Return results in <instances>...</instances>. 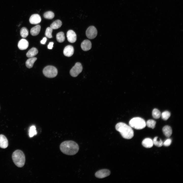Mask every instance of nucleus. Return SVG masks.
I'll use <instances>...</instances> for the list:
<instances>
[{"label":"nucleus","mask_w":183,"mask_h":183,"mask_svg":"<svg viewBox=\"0 0 183 183\" xmlns=\"http://www.w3.org/2000/svg\"><path fill=\"white\" fill-rule=\"evenodd\" d=\"M60 149L63 154L68 155H73L78 151V144L72 141H66L62 142L60 146Z\"/></svg>","instance_id":"1"},{"label":"nucleus","mask_w":183,"mask_h":183,"mask_svg":"<svg viewBox=\"0 0 183 183\" xmlns=\"http://www.w3.org/2000/svg\"><path fill=\"white\" fill-rule=\"evenodd\" d=\"M115 129L124 138L130 139L134 136V132L132 127L125 123L120 122L117 123Z\"/></svg>","instance_id":"2"},{"label":"nucleus","mask_w":183,"mask_h":183,"mask_svg":"<svg viewBox=\"0 0 183 183\" xmlns=\"http://www.w3.org/2000/svg\"><path fill=\"white\" fill-rule=\"evenodd\" d=\"M12 158L14 163L17 167H23L25 162V157L23 152L19 150L14 151L12 155Z\"/></svg>","instance_id":"3"},{"label":"nucleus","mask_w":183,"mask_h":183,"mask_svg":"<svg viewBox=\"0 0 183 183\" xmlns=\"http://www.w3.org/2000/svg\"><path fill=\"white\" fill-rule=\"evenodd\" d=\"M146 122L143 118L140 117H135L131 119L129 121V126L132 128L138 130L142 129L146 126Z\"/></svg>","instance_id":"4"},{"label":"nucleus","mask_w":183,"mask_h":183,"mask_svg":"<svg viewBox=\"0 0 183 183\" xmlns=\"http://www.w3.org/2000/svg\"><path fill=\"white\" fill-rule=\"evenodd\" d=\"M43 72L46 77L52 78L56 76L58 71L57 69L55 67L52 66H48L44 68Z\"/></svg>","instance_id":"5"},{"label":"nucleus","mask_w":183,"mask_h":183,"mask_svg":"<svg viewBox=\"0 0 183 183\" xmlns=\"http://www.w3.org/2000/svg\"><path fill=\"white\" fill-rule=\"evenodd\" d=\"M82 69L81 64L79 62L77 63L70 70V74L72 77H76L82 72Z\"/></svg>","instance_id":"6"},{"label":"nucleus","mask_w":183,"mask_h":183,"mask_svg":"<svg viewBox=\"0 0 183 183\" xmlns=\"http://www.w3.org/2000/svg\"><path fill=\"white\" fill-rule=\"evenodd\" d=\"M86 35L89 39H94L97 36V31L96 28L94 26H90L87 29L86 32Z\"/></svg>","instance_id":"7"},{"label":"nucleus","mask_w":183,"mask_h":183,"mask_svg":"<svg viewBox=\"0 0 183 183\" xmlns=\"http://www.w3.org/2000/svg\"><path fill=\"white\" fill-rule=\"evenodd\" d=\"M110 174V172L107 169H102L96 172L95 174V176L98 178H102L109 176Z\"/></svg>","instance_id":"8"},{"label":"nucleus","mask_w":183,"mask_h":183,"mask_svg":"<svg viewBox=\"0 0 183 183\" xmlns=\"http://www.w3.org/2000/svg\"><path fill=\"white\" fill-rule=\"evenodd\" d=\"M67 37L68 41L71 43L75 42L77 40V35L73 30H69L67 32Z\"/></svg>","instance_id":"9"},{"label":"nucleus","mask_w":183,"mask_h":183,"mask_svg":"<svg viewBox=\"0 0 183 183\" xmlns=\"http://www.w3.org/2000/svg\"><path fill=\"white\" fill-rule=\"evenodd\" d=\"M41 21V18L40 16L37 14L32 15L29 19V22L32 24H37L39 23Z\"/></svg>","instance_id":"10"},{"label":"nucleus","mask_w":183,"mask_h":183,"mask_svg":"<svg viewBox=\"0 0 183 183\" xmlns=\"http://www.w3.org/2000/svg\"><path fill=\"white\" fill-rule=\"evenodd\" d=\"M74 51V49L73 46L71 45H68L65 48L63 51V54L65 56L69 57L73 55Z\"/></svg>","instance_id":"11"},{"label":"nucleus","mask_w":183,"mask_h":183,"mask_svg":"<svg viewBox=\"0 0 183 183\" xmlns=\"http://www.w3.org/2000/svg\"><path fill=\"white\" fill-rule=\"evenodd\" d=\"M29 45L28 41L25 39H22L20 40L18 43V48L20 50H24L26 49Z\"/></svg>","instance_id":"12"},{"label":"nucleus","mask_w":183,"mask_h":183,"mask_svg":"<svg viewBox=\"0 0 183 183\" xmlns=\"http://www.w3.org/2000/svg\"><path fill=\"white\" fill-rule=\"evenodd\" d=\"M81 47L84 51H86L90 50L92 48V43L88 40H85L81 43Z\"/></svg>","instance_id":"13"},{"label":"nucleus","mask_w":183,"mask_h":183,"mask_svg":"<svg viewBox=\"0 0 183 183\" xmlns=\"http://www.w3.org/2000/svg\"><path fill=\"white\" fill-rule=\"evenodd\" d=\"M8 146V141L6 137L3 134L0 135V147L5 148Z\"/></svg>","instance_id":"14"},{"label":"nucleus","mask_w":183,"mask_h":183,"mask_svg":"<svg viewBox=\"0 0 183 183\" xmlns=\"http://www.w3.org/2000/svg\"><path fill=\"white\" fill-rule=\"evenodd\" d=\"M142 144L144 147L147 148H150L153 146L152 140L149 138L144 139L142 142Z\"/></svg>","instance_id":"15"},{"label":"nucleus","mask_w":183,"mask_h":183,"mask_svg":"<svg viewBox=\"0 0 183 183\" xmlns=\"http://www.w3.org/2000/svg\"><path fill=\"white\" fill-rule=\"evenodd\" d=\"M162 131L166 136L169 138L172 135V130L171 127L169 126H164L162 129Z\"/></svg>","instance_id":"16"},{"label":"nucleus","mask_w":183,"mask_h":183,"mask_svg":"<svg viewBox=\"0 0 183 183\" xmlns=\"http://www.w3.org/2000/svg\"><path fill=\"white\" fill-rule=\"evenodd\" d=\"M41 29V26L38 25L32 28L30 30L31 35L33 36H36L39 34Z\"/></svg>","instance_id":"17"},{"label":"nucleus","mask_w":183,"mask_h":183,"mask_svg":"<svg viewBox=\"0 0 183 183\" xmlns=\"http://www.w3.org/2000/svg\"><path fill=\"white\" fill-rule=\"evenodd\" d=\"M38 53V50L36 48H32L28 51L26 54V56L28 57H33L36 55Z\"/></svg>","instance_id":"18"},{"label":"nucleus","mask_w":183,"mask_h":183,"mask_svg":"<svg viewBox=\"0 0 183 183\" xmlns=\"http://www.w3.org/2000/svg\"><path fill=\"white\" fill-rule=\"evenodd\" d=\"M37 60L36 57H32L28 59L26 62V66L29 68H32L34 64L35 61Z\"/></svg>","instance_id":"19"},{"label":"nucleus","mask_w":183,"mask_h":183,"mask_svg":"<svg viewBox=\"0 0 183 183\" xmlns=\"http://www.w3.org/2000/svg\"><path fill=\"white\" fill-rule=\"evenodd\" d=\"M62 25L61 21L57 20L54 21L50 25V27L53 29H57L61 27Z\"/></svg>","instance_id":"20"},{"label":"nucleus","mask_w":183,"mask_h":183,"mask_svg":"<svg viewBox=\"0 0 183 183\" xmlns=\"http://www.w3.org/2000/svg\"><path fill=\"white\" fill-rule=\"evenodd\" d=\"M56 39L58 42L61 43L64 42L65 40L64 33L63 32H60L57 33L56 35Z\"/></svg>","instance_id":"21"},{"label":"nucleus","mask_w":183,"mask_h":183,"mask_svg":"<svg viewBox=\"0 0 183 183\" xmlns=\"http://www.w3.org/2000/svg\"><path fill=\"white\" fill-rule=\"evenodd\" d=\"M20 34L21 36L23 38H26L28 35V31L27 29L25 27H22L20 31Z\"/></svg>","instance_id":"22"},{"label":"nucleus","mask_w":183,"mask_h":183,"mask_svg":"<svg viewBox=\"0 0 183 183\" xmlns=\"http://www.w3.org/2000/svg\"><path fill=\"white\" fill-rule=\"evenodd\" d=\"M152 115L154 118L158 119L160 117L161 113L160 111L158 109H154L152 111Z\"/></svg>","instance_id":"23"},{"label":"nucleus","mask_w":183,"mask_h":183,"mask_svg":"<svg viewBox=\"0 0 183 183\" xmlns=\"http://www.w3.org/2000/svg\"><path fill=\"white\" fill-rule=\"evenodd\" d=\"M158 138L157 137L154 138L152 140L153 144L158 147H161L163 145V142L160 139L158 140Z\"/></svg>","instance_id":"24"},{"label":"nucleus","mask_w":183,"mask_h":183,"mask_svg":"<svg viewBox=\"0 0 183 183\" xmlns=\"http://www.w3.org/2000/svg\"><path fill=\"white\" fill-rule=\"evenodd\" d=\"M43 15L45 18L49 19H52L54 17V13L51 11L46 12L44 13Z\"/></svg>","instance_id":"25"},{"label":"nucleus","mask_w":183,"mask_h":183,"mask_svg":"<svg viewBox=\"0 0 183 183\" xmlns=\"http://www.w3.org/2000/svg\"><path fill=\"white\" fill-rule=\"evenodd\" d=\"M37 134V132L35 127L34 125L32 126L29 130V137L32 138L36 135Z\"/></svg>","instance_id":"26"},{"label":"nucleus","mask_w":183,"mask_h":183,"mask_svg":"<svg viewBox=\"0 0 183 183\" xmlns=\"http://www.w3.org/2000/svg\"><path fill=\"white\" fill-rule=\"evenodd\" d=\"M146 123V125L148 127L153 129L155 128L156 123L155 121L152 119L149 120Z\"/></svg>","instance_id":"27"},{"label":"nucleus","mask_w":183,"mask_h":183,"mask_svg":"<svg viewBox=\"0 0 183 183\" xmlns=\"http://www.w3.org/2000/svg\"><path fill=\"white\" fill-rule=\"evenodd\" d=\"M170 113L168 111H165L161 114L162 118L164 120H167L170 116Z\"/></svg>","instance_id":"28"},{"label":"nucleus","mask_w":183,"mask_h":183,"mask_svg":"<svg viewBox=\"0 0 183 183\" xmlns=\"http://www.w3.org/2000/svg\"><path fill=\"white\" fill-rule=\"evenodd\" d=\"M53 29L50 27H47L46 29L45 33V36L49 38H52V34Z\"/></svg>","instance_id":"29"},{"label":"nucleus","mask_w":183,"mask_h":183,"mask_svg":"<svg viewBox=\"0 0 183 183\" xmlns=\"http://www.w3.org/2000/svg\"><path fill=\"white\" fill-rule=\"evenodd\" d=\"M171 140L170 139H168L166 140L163 143V145L165 146H168L171 145Z\"/></svg>","instance_id":"30"},{"label":"nucleus","mask_w":183,"mask_h":183,"mask_svg":"<svg viewBox=\"0 0 183 183\" xmlns=\"http://www.w3.org/2000/svg\"><path fill=\"white\" fill-rule=\"evenodd\" d=\"M53 44L54 43L53 42H50L48 46V48L50 49H52L53 47Z\"/></svg>","instance_id":"31"},{"label":"nucleus","mask_w":183,"mask_h":183,"mask_svg":"<svg viewBox=\"0 0 183 183\" xmlns=\"http://www.w3.org/2000/svg\"><path fill=\"white\" fill-rule=\"evenodd\" d=\"M47 40V39L46 37H44V38H43V39L41 41V43L42 44H45V42Z\"/></svg>","instance_id":"32"}]
</instances>
